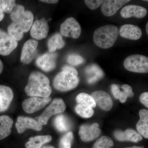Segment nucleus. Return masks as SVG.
I'll return each mask as SVG.
<instances>
[{"instance_id": "1", "label": "nucleus", "mask_w": 148, "mask_h": 148, "mask_svg": "<svg viewBox=\"0 0 148 148\" xmlns=\"http://www.w3.org/2000/svg\"><path fill=\"white\" fill-rule=\"evenodd\" d=\"M25 92L31 97L47 98L52 92L50 82L48 77L42 73L34 71L31 73Z\"/></svg>"}, {"instance_id": "2", "label": "nucleus", "mask_w": 148, "mask_h": 148, "mask_svg": "<svg viewBox=\"0 0 148 148\" xmlns=\"http://www.w3.org/2000/svg\"><path fill=\"white\" fill-rule=\"evenodd\" d=\"M119 34V29L116 26L112 24L106 25L95 30L93 34V41L101 48L108 49L114 44Z\"/></svg>"}, {"instance_id": "3", "label": "nucleus", "mask_w": 148, "mask_h": 148, "mask_svg": "<svg viewBox=\"0 0 148 148\" xmlns=\"http://www.w3.org/2000/svg\"><path fill=\"white\" fill-rule=\"evenodd\" d=\"M34 15L32 12L25 11L21 18L12 22L8 26L9 34L17 42L22 39L24 33L29 32L33 24Z\"/></svg>"}, {"instance_id": "4", "label": "nucleus", "mask_w": 148, "mask_h": 148, "mask_svg": "<svg viewBox=\"0 0 148 148\" xmlns=\"http://www.w3.org/2000/svg\"><path fill=\"white\" fill-rule=\"evenodd\" d=\"M79 78L77 75L66 71L58 73L53 81L56 89L63 92L75 88L78 85Z\"/></svg>"}, {"instance_id": "5", "label": "nucleus", "mask_w": 148, "mask_h": 148, "mask_svg": "<svg viewBox=\"0 0 148 148\" xmlns=\"http://www.w3.org/2000/svg\"><path fill=\"white\" fill-rule=\"evenodd\" d=\"M123 65L129 71L146 73L148 72V58L140 54L130 55L125 58Z\"/></svg>"}, {"instance_id": "6", "label": "nucleus", "mask_w": 148, "mask_h": 148, "mask_svg": "<svg viewBox=\"0 0 148 148\" xmlns=\"http://www.w3.org/2000/svg\"><path fill=\"white\" fill-rule=\"evenodd\" d=\"M66 109L64 101L61 98L54 99L41 115L36 118L37 121L42 125L47 124L48 121L51 116L56 114L64 112Z\"/></svg>"}, {"instance_id": "7", "label": "nucleus", "mask_w": 148, "mask_h": 148, "mask_svg": "<svg viewBox=\"0 0 148 148\" xmlns=\"http://www.w3.org/2000/svg\"><path fill=\"white\" fill-rule=\"evenodd\" d=\"M60 32L64 36L77 39L81 34V27L75 18L69 17L61 24Z\"/></svg>"}, {"instance_id": "8", "label": "nucleus", "mask_w": 148, "mask_h": 148, "mask_svg": "<svg viewBox=\"0 0 148 148\" xmlns=\"http://www.w3.org/2000/svg\"><path fill=\"white\" fill-rule=\"evenodd\" d=\"M51 101V98L32 97L27 98L22 103V108L24 112L32 114L43 108Z\"/></svg>"}, {"instance_id": "9", "label": "nucleus", "mask_w": 148, "mask_h": 148, "mask_svg": "<svg viewBox=\"0 0 148 148\" xmlns=\"http://www.w3.org/2000/svg\"><path fill=\"white\" fill-rule=\"evenodd\" d=\"M18 46V42L11 36L0 29V54L8 56Z\"/></svg>"}, {"instance_id": "10", "label": "nucleus", "mask_w": 148, "mask_h": 148, "mask_svg": "<svg viewBox=\"0 0 148 148\" xmlns=\"http://www.w3.org/2000/svg\"><path fill=\"white\" fill-rule=\"evenodd\" d=\"M101 133V130L97 123L91 125H83L80 126L79 134L83 142H89L98 138Z\"/></svg>"}, {"instance_id": "11", "label": "nucleus", "mask_w": 148, "mask_h": 148, "mask_svg": "<svg viewBox=\"0 0 148 148\" xmlns=\"http://www.w3.org/2000/svg\"><path fill=\"white\" fill-rule=\"evenodd\" d=\"M15 127L19 134L23 133L27 129L40 131L42 128V125L38 121L32 118L21 116L17 118Z\"/></svg>"}, {"instance_id": "12", "label": "nucleus", "mask_w": 148, "mask_h": 148, "mask_svg": "<svg viewBox=\"0 0 148 148\" xmlns=\"http://www.w3.org/2000/svg\"><path fill=\"white\" fill-rule=\"evenodd\" d=\"M49 27L45 18L36 20L32 24L30 34L32 38L37 40H42L47 37Z\"/></svg>"}, {"instance_id": "13", "label": "nucleus", "mask_w": 148, "mask_h": 148, "mask_svg": "<svg viewBox=\"0 0 148 148\" xmlns=\"http://www.w3.org/2000/svg\"><path fill=\"white\" fill-rule=\"evenodd\" d=\"M57 57L56 53H45L37 58L36 64L38 67L44 71H51L56 68Z\"/></svg>"}, {"instance_id": "14", "label": "nucleus", "mask_w": 148, "mask_h": 148, "mask_svg": "<svg viewBox=\"0 0 148 148\" xmlns=\"http://www.w3.org/2000/svg\"><path fill=\"white\" fill-rule=\"evenodd\" d=\"M130 0H106L101 5V10L104 15L112 16Z\"/></svg>"}, {"instance_id": "15", "label": "nucleus", "mask_w": 148, "mask_h": 148, "mask_svg": "<svg viewBox=\"0 0 148 148\" xmlns=\"http://www.w3.org/2000/svg\"><path fill=\"white\" fill-rule=\"evenodd\" d=\"M38 42L35 40H28L24 44L21 51L20 60L24 64H29L34 58Z\"/></svg>"}, {"instance_id": "16", "label": "nucleus", "mask_w": 148, "mask_h": 148, "mask_svg": "<svg viewBox=\"0 0 148 148\" xmlns=\"http://www.w3.org/2000/svg\"><path fill=\"white\" fill-rule=\"evenodd\" d=\"M91 96L96 104L102 110L109 111L112 108L113 105L112 100L108 93L103 90H98L92 92Z\"/></svg>"}, {"instance_id": "17", "label": "nucleus", "mask_w": 148, "mask_h": 148, "mask_svg": "<svg viewBox=\"0 0 148 148\" xmlns=\"http://www.w3.org/2000/svg\"><path fill=\"white\" fill-rule=\"evenodd\" d=\"M115 138L120 142H132L137 143L142 141L143 137L133 130L129 129L125 131L117 130L114 132Z\"/></svg>"}, {"instance_id": "18", "label": "nucleus", "mask_w": 148, "mask_h": 148, "mask_svg": "<svg viewBox=\"0 0 148 148\" xmlns=\"http://www.w3.org/2000/svg\"><path fill=\"white\" fill-rule=\"evenodd\" d=\"M119 86L117 84H112L111 86V90L115 98L119 100L121 103H125L128 97L131 98L134 96V93L132 91V87L129 85H122L120 87L123 90L122 91H121Z\"/></svg>"}, {"instance_id": "19", "label": "nucleus", "mask_w": 148, "mask_h": 148, "mask_svg": "<svg viewBox=\"0 0 148 148\" xmlns=\"http://www.w3.org/2000/svg\"><path fill=\"white\" fill-rule=\"evenodd\" d=\"M119 34L123 38L131 40H138L142 36L140 27L132 24H125L120 28Z\"/></svg>"}, {"instance_id": "20", "label": "nucleus", "mask_w": 148, "mask_h": 148, "mask_svg": "<svg viewBox=\"0 0 148 148\" xmlns=\"http://www.w3.org/2000/svg\"><path fill=\"white\" fill-rule=\"evenodd\" d=\"M13 97V91L10 87L0 85V112H5L9 108Z\"/></svg>"}, {"instance_id": "21", "label": "nucleus", "mask_w": 148, "mask_h": 148, "mask_svg": "<svg viewBox=\"0 0 148 148\" xmlns=\"http://www.w3.org/2000/svg\"><path fill=\"white\" fill-rule=\"evenodd\" d=\"M147 10L143 7L135 5H129L123 8L121 11V16L124 18L132 16L137 18H142L147 15Z\"/></svg>"}, {"instance_id": "22", "label": "nucleus", "mask_w": 148, "mask_h": 148, "mask_svg": "<svg viewBox=\"0 0 148 148\" xmlns=\"http://www.w3.org/2000/svg\"><path fill=\"white\" fill-rule=\"evenodd\" d=\"M85 73L87 82L90 84L97 82L104 76V73L103 70L99 66L95 64H92L86 67Z\"/></svg>"}, {"instance_id": "23", "label": "nucleus", "mask_w": 148, "mask_h": 148, "mask_svg": "<svg viewBox=\"0 0 148 148\" xmlns=\"http://www.w3.org/2000/svg\"><path fill=\"white\" fill-rule=\"evenodd\" d=\"M140 119L136 125L138 132L142 137L148 138V111L143 109L139 112Z\"/></svg>"}, {"instance_id": "24", "label": "nucleus", "mask_w": 148, "mask_h": 148, "mask_svg": "<svg viewBox=\"0 0 148 148\" xmlns=\"http://www.w3.org/2000/svg\"><path fill=\"white\" fill-rule=\"evenodd\" d=\"M13 123V120L8 116H0V140L10 135Z\"/></svg>"}, {"instance_id": "25", "label": "nucleus", "mask_w": 148, "mask_h": 148, "mask_svg": "<svg viewBox=\"0 0 148 148\" xmlns=\"http://www.w3.org/2000/svg\"><path fill=\"white\" fill-rule=\"evenodd\" d=\"M52 140L50 135H39L30 138L26 144V148H41L43 145L49 143Z\"/></svg>"}, {"instance_id": "26", "label": "nucleus", "mask_w": 148, "mask_h": 148, "mask_svg": "<svg viewBox=\"0 0 148 148\" xmlns=\"http://www.w3.org/2000/svg\"><path fill=\"white\" fill-rule=\"evenodd\" d=\"M48 47L50 53H54L57 49L65 46V42L60 34L57 33L51 37L48 41Z\"/></svg>"}, {"instance_id": "27", "label": "nucleus", "mask_w": 148, "mask_h": 148, "mask_svg": "<svg viewBox=\"0 0 148 148\" xmlns=\"http://www.w3.org/2000/svg\"><path fill=\"white\" fill-rule=\"evenodd\" d=\"M54 125L60 132H66L70 128V124L67 117L63 114L58 115L54 119Z\"/></svg>"}, {"instance_id": "28", "label": "nucleus", "mask_w": 148, "mask_h": 148, "mask_svg": "<svg viewBox=\"0 0 148 148\" xmlns=\"http://www.w3.org/2000/svg\"><path fill=\"white\" fill-rule=\"evenodd\" d=\"M76 101L78 104L88 106L92 108L96 107V103L93 98L87 93L84 92L79 93L77 96Z\"/></svg>"}, {"instance_id": "29", "label": "nucleus", "mask_w": 148, "mask_h": 148, "mask_svg": "<svg viewBox=\"0 0 148 148\" xmlns=\"http://www.w3.org/2000/svg\"><path fill=\"white\" fill-rule=\"evenodd\" d=\"M75 110L79 115L84 118L91 117L94 114V111L92 108L82 104H78Z\"/></svg>"}, {"instance_id": "30", "label": "nucleus", "mask_w": 148, "mask_h": 148, "mask_svg": "<svg viewBox=\"0 0 148 148\" xmlns=\"http://www.w3.org/2000/svg\"><path fill=\"white\" fill-rule=\"evenodd\" d=\"M114 145L113 141L111 138L103 136L95 142L93 148H111Z\"/></svg>"}, {"instance_id": "31", "label": "nucleus", "mask_w": 148, "mask_h": 148, "mask_svg": "<svg viewBox=\"0 0 148 148\" xmlns=\"http://www.w3.org/2000/svg\"><path fill=\"white\" fill-rule=\"evenodd\" d=\"M73 134L72 132H69L63 135L59 141V148H71L73 140Z\"/></svg>"}, {"instance_id": "32", "label": "nucleus", "mask_w": 148, "mask_h": 148, "mask_svg": "<svg viewBox=\"0 0 148 148\" xmlns=\"http://www.w3.org/2000/svg\"><path fill=\"white\" fill-rule=\"evenodd\" d=\"M25 11L24 6L21 5H16L10 12L11 19L13 22L16 21L22 17Z\"/></svg>"}, {"instance_id": "33", "label": "nucleus", "mask_w": 148, "mask_h": 148, "mask_svg": "<svg viewBox=\"0 0 148 148\" xmlns=\"http://www.w3.org/2000/svg\"><path fill=\"white\" fill-rule=\"evenodd\" d=\"M1 4L4 12L7 13H10L16 5V2L14 0L1 1Z\"/></svg>"}, {"instance_id": "34", "label": "nucleus", "mask_w": 148, "mask_h": 148, "mask_svg": "<svg viewBox=\"0 0 148 148\" xmlns=\"http://www.w3.org/2000/svg\"><path fill=\"white\" fill-rule=\"evenodd\" d=\"M67 61L68 63L72 65L77 66L83 63L84 60L82 56L77 54H73L69 56L67 58Z\"/></svg>"}, {"instance_id": "35", "label": "nucleus", "mask_w": 148, "mask_h": 148, "mask_svg": "<svg viewBox=\"0 0 148 148\" xmlns=\"http://www.w3.org/2000/svg\"><path fill=\"white\" fill-rule=\"evenodd\" d=\"M104 1L102 0H85L84 2L88 7L90 10H94L101 5Z\"/></svg>"}, {"instance_id": "36", "label": "nucleus", "mask_w": 148, "mask_h": 148, "mask_svg": "<svg viewBox=\"0 0 148 148\" xmlns=\"http://www.w3.org/2000/svg\"><path fill=\"white\" fill-rule=\"evenodd\" d=\"M140 102L146 107H148V92L142 93L140 97Z\"/></svg>"}, {"instance_id": "37", "label": "nucleus", "mask_w": 148, "mask_h": 148, "mask_svg": "<svg viewBox=\"0 0 148 148\" xmlns=\"http://www.w3.org/2000/svg\"><path fill=\"white\" fill-rule=\"evenodd\" d=\"M62 71H67L71 73H72L75 74V75H76L78 76V72L76 70L75 68H73V67H70L69 66H65L62 68Z\"/></svg>"}, {"instance_id": "38", "label": "nucleus", "mask_w": 148, "mask_h": 148, "mask_svg": "<svg viewBox=\"0 0 148 148\" xmlns=\"http://www.w3.org/2000/svg\"><path fill=\"white\" fill-rule=\"evenodd\" d=\"M40 1L49 4H56L58 2V1L56 0H41Z\"/></svg>"}, {"instance_id": "39", "label": "nucleus", "mask_w": 148, "mask_h": 148, "mask_svg": "<svg viewBox=\"0 0 148 148\" xmlns=\"http://www.w3.org/2000/svg\"><path fill=\"white\" fill-rule=\"evenodd\" d=\"M4 11L3 10V8L1 9L0 10V21H1L3 20L4 17Z\"/></svg>"}, {"instance_id": "40", "label": "nucleus", "mask_w": 148, "mask_h": 148, "mask_svg": "<svg viewBox=\"0 0 148 148\" xmlns=\"http://www.w3.org/2000/svg\"><path fill=\"white\" fill-rule=\"evenodd\" d=\"M3 65L2 62L0 59V74H1L2 72H3Z\"/></svg>"}, {"instance_id": "41", "label": "nucleus", "mask_w": 148, "mask_h": 148, "mask_svg": "<svg viewBox=\"0 0 148 148\" xmlns=\"http://www.w3.org/2000/svg\"><path fill=\"white\" fill-rule=\"evenodd\" d=\"M124 148H144V147H138V146H134L132 147H125Z\"/></svg>"}, {"instance_id": "42", "label": "nucleus", "mask_w": 148, "mask_h": 148, "mask_svg": "<svg viewBox=\"0 0 148 148\" xmlns=\"http://www.w3.org/2000/svg\"><path fill=\"white\" fill-rule=\"evenodd\" d=\"M42 148H55L53 146H44Z\"/></svg>"}, {"instance_id": "43", "label": "nucleus", "mask_w": 148, "mask_h": 148, "mask_svg": "<svg viewBox=\"0 0 148 148\" xmlns=\"http://www.w3.org/2000/svg\"><path fill=\"white\" fill-rule=\"evenodd\" d=\"M146 32H147V34H148V22L146 25Z\"/></svg>"}, {"instance_id": "44", "label": "nucleus", "mask_w": 148, "mask_h": 148, "mask_svg": "<svg viewBox=\"0 0 148 148\" xmlns=\"http://www.w3.org/2000/svg\"><path fill=\"white\" fill-rule=\"evenodd\" d=\"M2 8L1 6V1H0V10Z\"/></svg>"}]
</instances>
